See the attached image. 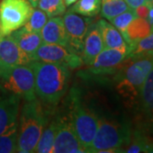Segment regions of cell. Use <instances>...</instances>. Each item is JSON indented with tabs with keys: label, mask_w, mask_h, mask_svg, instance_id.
Masks as SVG:
<instances>
[{
	"label": "cell",
	"mask_w": 153,
	"mask_h": 153,
	"mask_svg": "<svg viewBox=\"0 0 153 153\" xmlns=\"http://www.w3.org/2000/svg\"><path fill=\"white\" fill-rule=\"evenodd\" d=\"M35 78L37 98L48 108H54L66 94L69 87L71 71L60 64L33 60L29 63Z\"/></svg>",
	"instance_id": "obj_1"
},
{
	"label": "cell",
	"mask_w": 153,
	"mask_h": 153,
	"mask_svg": "<svg viewBox=\"0 0 153 153\" xmlns=\"http://www.w3.org/2000/svg\"><path fill=\"white\" fill-rule=\"evenodd\" d=\"M19 113L17 152H34L49 119V112L44 110L43 104L37 98L25 100Z\"/></svg>",
	"instance_id": "obj_2"
},
{
	"label": "cell",
	"mask_w": 153,
	"mask_h": 153,
	"mask_svg": "<svg viewBox=\"0 0 153 153\" xmlns=\"http://www.w3.org/2000/svg\"><path fill=\"white\" fill-rule=\"evenodd\" d=\"M124 68H121L115 76L116 88L125 99L134 100L140 95L146 77L153 66V50L136 57Z\"/></svg>",
	"instance_id": "obj_3"
},
{
	"label": "cell",
	"mask_w": 153,
	"mask_h": 153,
	"mask_svg": "<svg viewBox=\"0 0 153 153\" xmlns=\"http://www.w3.org/2000/svg\"><path fill=\"white\" fill-rule=\"evenodd\" d=\"M130 140L131 131L128 126L118 121L100 117L88 152H124L123 147L128 146Z\"/></svg>",
	"instance_id": "obj_4"
},
{
	"label": "cell",
	"mask_w": 153,
	"mask_h": 153,
	"mask_svg": "<svg viewBox=\"0 0 153 153\" xmlns=\"http://www.w3.org/2000/svg\"><path fill=\"white\" fill-rule=\"evenodd\" d=\"M69 102V117L73 129L85 152H88L98 128V116L82 103L80 94L74 88L70 92Z\"/></svg>",
	"instance_id": "obj_5"
},
{
	"label": "cell",
	"mask_w": 153,
	"mask_h": 153,
	"mask_svg": "<svg viewBox=\"0 0 153 153\" xmlns=\"http://www.w3.org/2000/svg\"><path fill=\"white\" fill-rule=\"evenodd\" d=\"M0 84L25 100L37 99L34 73L29 64L0 71Z\"/></svg>",
	"instance_id": "obj_6"
},
{
	"label": "cell",
	"mask_w": 153,
	"mask_h": 153,
	"mask_svg": "<svg viewBox=\"0 0 153 153\" xmlns=\"http://www.w3.org/2000/svg\"><path fill=\"white\" fill-rule=\"evenodd\" d=\"M33 9L28 0H0V36L24 27Z\"/></svg>",
	"instance_id": "obj_7"
},
{
	"label": "cell",
	"mask_w": 153,
	"mask_h": 153,
	"mask_svg": "<svg viewBox=\"0 0 153 153\" xmlns=\"http://www.w3.org/2000/svg\"><path fill=\"white\" fill-rule=\"evenodd\" d=\"M33 60L60 64L71 69L82 66V58L66 46L55 44H43L33 55Z\"/></svg>",
	"instance_id": "obj_8"
},
{
	"label": "cell",
	"mask_w": 153,
	"mask_h": 153,
	"mask_svg": "<svg viewBox=\"0 0 153 153\" xmlns=\"http://www.w3.org/2000/svg\"><path fill=\"white\" fill-rule=\"evenodd\" d=\"M52 152H86L73 129L69 116H57V130Z\"/></svg>",
	"instance_id": "obj_9"
},
{
	"label": "cell",
	"mask_w": 153,
	"mask_h": 153,
	"mask_svg": "<svg viewBox=\"0 0 153 153\" xmlns=\"http://www.w3.org/2000/svg\"><path fill=\"white\" fill-rule=\"evenodd\" d=\"M63 22L68 40L67 47L77 55H81L83 40L91 22L88 18H83L71 11L65 14Z\"/></svg>",
	"instance_id": "obj_10"
},
{
	"label": "cell",
	"mask_w": 153,
	"mask_h": 153,
	"mask_svg": "<svg viewBox=\"0 0 153 153\" xmlns=\"http://www.w3.org/2000/svg\"><path fill=\"white\" fill-rule=\"evenodd\" d=\"M129 55L128 49H104L89 66V72L94 75L112 74L119 69Z\"/></svg>",
	"instance_id": "obj_11"
},
{
	"label": "cell",
	"mask_w": 153,
	"mask_h": 153,
	"mask_svg": "<svg viewBox=\"0 0 153 153\" xmlns=\"http://www.w3.org/2000/svg\"><path fill=\"white\" fill-rule=\"evenodd\" d=\"M21 99L0 84V134L18 124Z\"/></svg>",
	"instance_id": "obj_12"
},
{
	"label": "cell",
	"mask_w": 153,
	"mask_h": 153,
	"mask_svg": "<svg viewBox=\"0 0 153 153\" xmlns=\"http://www.w3.org/2000/svg\"><path fill=\"white\" fill-rule=\"evenodd\" d=\"M31 61L32 58L17 45L10 34L0 38V71L28 65Z\"/></svg>",
	"instance_id": "obj_13"
},
{
	"label": "cell",
	"mask_w": 153,
	"mask_h": 153,
	"mask_svg": "<svg viewBox=\"0 0 153 153\" xmlns=\"http://www.w3.org/2000/svg\"><path fill=\"white\" fill-rule=\"evenodd\" d=\"M103 49L104 45L98 24L97 22L91 23L83 40V48L81 54L83 64L90 66Z\"/></svg>",
	"instance_id": "obj_14"
},
{
	"label": "cell",
	"mask_w": 153,
	"mask_h": 153,
	"mask_svg": "<svg viewBox=\"0 0 153 153\" xmlns=\"http://www.w3.org/2000/svg\"><path fill=\"white\" fill-rule=\"evenodd\" d=\"M40 34L45 44H59L66 47L68 45L63 18L60 16L50 18L44 25Z\"/></svg>",
	"instance_id": "obj_15"
},
{
	"label": "cell",
	"mask_w": 153,
	"mask_h": 153,
	"mask_svg": "<svg viewBox=\"0 0 153 153\" xmlns=\"http://www.w3.org/2000/svg\"><path fill=\"white\" fill-rule=\"evenodd\" d=\"M10 36L15 40L17 45L27 53L33 60V55L43 44V39L40 33L32 32L22 27L20 29L13 32Z\"/></svg>",
	"instance_id": "obj_16"
},
{
	"label": "cell",
	"mask_w": 153,
	"mask_h": 153,
	"mask_svg": "<svg viewBox=\"0 0 153 153\" xmlns=\"http://www.w3.org/2000/svg\"><path fill=\"white\" fill-rule=\"evenodd\" d=\"M97 24L100 31L104 49H120L129 50V48L122 33L112 24L105 21L104 19L100 20Z\"/></svg>",
	"instance_id": "obj_17"
},
{
	"label": "cell",
	"mask_w": 153,
	"mask_h": 153,
	"mask_svg": "<svg viewBox=\"0 0 153 153\" xmlns=\"http://www.w3.org/2000/svg\"><path fill=\"white\" fill-rule=\"evenodd\" d=\"M152 32V27L146 19L135 18L126 28L123 37L129 48V54L136 44L142 38L148 36Z\"/></svg>",
	"instance_id": "obj_18"
},
{
	"label": "cell",
	"mask_w": 153,
	"mask_h": 153,
	"mask_svg": "<svg viewBox=\"0 0 153 153\" xmlns=\"http://www.w3.org/2000/svg\"><path fill=\"white\" fill-rule=\"evenodd\" d=\"M143 113L150 120H153V66L149 71L139 95Z\"/></svg>",
	"instance_id": "obj_19"
},
{
	"label": "cell",
	"mask_w": 153,
	"mask_h": 153,
	"mask_svg": "<svg viewBox=\"0 0 153 153\" xmlns=\"http://www.w3.org/2000/svg\"><path fill=\"white\" fill-rule=\"evenodd\" d=\"M56 130H57V116H55L50 121L49 118L48 119L47 123L42 132V134L39 138V140L35 148L34 152H52Z\"/></svg>",
	"instance_id": "obj_20"
},
{
	"label": "cell",
	"mask_w": 153,
	"mask_h": 153,
	"mask_svg": "<svg viewBox=\"0 0 153 153\" xmlns=\"http://www.w3.org/2000/svg\"><path fill=\"white\" fill-rule=\"evenodd\" d=\"M74 4L69 11L82 16L93 17L100 11L101 0H77Z\"/></svg>",
	"instance_id": "obj_21"
},
{
	"label": "cell",
	"mask_w": 153,
	"mask_h": 153,
	"mask_svg": "<svg viewBox=\"0 0 153 153\" xmlns=\"http://www.w3.org/2000/svg\"><path fill=\"white\" fill-rule=\"evenodd\" d=\"M128 9L124 0H101V16L111 21Z\"/></svg>",
	"instance_id": "obj_22"
},
{
	"label": "cell",
	"mask_w": 153,
	"mask_h": 153,
	"mask_svg": "<svg viewBox=\"0 0 153 153\" xmlns=\"http://www.w3.org/2000/svg\"><path fill=\"white\" fill-rule=\"evenodd\" d=\"M124 152H153V140L144 136L140 133H135Z\"/></svg>",
	"instance_id": "obj_23"
},
{
	"label": "cell",
	"mask_w": 153,
	"mask_h": 153,
	"mask_svg": "<svg viewBox=\"0 0 153 153\" xmlns=\"http://www.w3.org/2000/svg\"><path fill=\"white\" fill-rule=\"evenodd\" d=\"M18 124L10 130L0 134V153L17 152Z\"/></svg>",
	"instance_id": "obj_24"
},
{
	"label": "cell",
	"mask_w": 153,
	"mask_h": 153,
	"mask_svg": "<svg viewBox=\"0 0 153 153\" xmlns=\"http://www.w3.org/2000/svg\"><path fill=\"white\" fill-rule=\"evenodd\" d=\"M64 0H39L37 8L43 10L49 18L59 16L66 12Z\"/></svg>",
	"instance_id": "obj_25"
},
{
	"label": "cell",
	"mask_w": 153,
	"mask_h": 153,
	"mask_svg": "<svg viewBox=\"0 0 153 153\" xmlns=\"http://www.w3.org/2000/svg\"><path fill=\"white\" fill-rule=\"evenodd\" d=\"M48 16L44 11L39 10L38 8H34L24 27L32 32L41 33L44 25L48 22Z\"/></svg>",
	"instance_id": "obj_26"
},
{
	"label": "cell",
	"mask_w": 153,
	"mask_h": 153,
	"mask_svg": "<svg viewBox=\"0 0 153 153\" xmlns=\"http://www.w3.org/2000/svg\"><path fill=\"white\" fill-rule=\"evenodd\" d=\"M135 18H137V16L134 12V10L128 8L126 11L121 13L120 15L117 16L113 19H111L110 22L123 34L125 32L128 26L130 24V22L134 21Z\"/></svg>",
	"instance_id": "obj_27"
},
{
	"label": "cell",
	"mask_w": 153,
	"mask_h": 153,
	"mask_svg": "<svg viewBox=\"0 0 153 153\" xmlns=\"http://www.w3.org/2000/svg\"><path fill=\"white\" fill-rule=\"evenodd\" d=\"M153 50V30L151 32V33L140 40L136 45L134 47V49L129 54L128 58H133L136 57L138 55H142L145 53H147L150 51Z\"/></svg>",
	"instance_id": "obj_28"
},
{
	"label": "cell",
	"mask_w": 153,
	"mask_h": 153,
	"mask_svg": "<svg viewBox=\"0 0 153 153\" xmlns=\"http://www.w3.org/2000/svg\"><path fill=\"white\" fill-rule=\"evenodd\" d=\"M151 6L147 4H143V5L137 7L136 9H134V12L136 14L138 18H142V19H146L149 14V10H150Z\"/></svg>",
	"instance_id": "obj_29"
},
{
	"label": "cell",
	"mask_w": 153,
	"mask_h": 153,
	"mask_svg": "<svg viewBox=\"0 0 153 153\" xmlns=\"http://www.w3.org/2000/svg\"><path fill=\"white\" fill-rule=\"evenodd\" d=\"M125 3L128 4V8L130 9H136L139 6L146 4V0H124Z\"/></svg>",
	"instance_id": "obj_30"
},
{
	"label": "cell",
	"mask_w": 153,
	"mask_h": 153,
	"mask_svg": "<svg viewBox=\"0 0 153 153\" xmlns=\"http://www.w3.org/2000/svg\"><path fill=\"white\" fill-rule=\"evenodd\" d=\"M147 22H149L151 27H152V31L153 30V5L150 7V10H149V14H148V16L146 18Z\"/></svg>",
	"instance_id": "obj_31"
},
{
	"label": "cell",
	"mask_w": 153,
	"mask_h": 153,
	"mask_svg": "<svg viewBox=\"0 0 153 153\" xmlns=\"http://www.w3.org/2000/svg\"><path fill=\"white\" fill-rule=\"evenodd\" d=\"M77 0H64V3H65V5L66 6H70L71 4H73L74 3H76Z\"/></svg>",
	"instance_id": "obj_32"
},
{
	"label": "cell",
	"mask_w": 153,
	"mask_h": 153,
	"mask_svg": "<svg viewBox=\"0 0 153 153\" xmlns=\"http://www.w3.org/2000/svg\"><path fill=\"white\" fill-rule=\"evenodd\" d=\"M30 2V4L33 5V8H37V5H38V3L39 0H28Z\"/></svg>",
	"instance_id": "obj_33"
},
{
	"label": "cell",
	"mask_w": 153,
	"mask_h": 153,
	"mask_svg": "<svg viewBox=\"0 0 153 153\" xmlns=\"http://www.w3.org/2000/svg\"><path fill=\"white\" fill-rule=\"evenodd\" d=\"M153 0H146V4L149 6H152Z\"/></svg>",
	"instance_id": "obj_34"
},
{
	"label": "cell",
	"mask_w": 153,
	"mask_h": 153,
	"mask_svg": "<svg viewBox=\"0 0 153 153\" xmlns=\"http://www.w3.org/2000/svg\"><path fill=\"white\" fill-rule=\"evenodd\" d=\"M152 134H153V120H152Z\"/></svg>",
	"instance_id": "obj_35"
},
{
	"label": "cell",
	"mask_w": 153,
	"mask_h": 153,
	"mask_svg": "<svg viewBox=\"0 0 153 153\" xmlns=\"http://www.w3.org/2000/svg\"><path fill=\"white\" fill-rule=\"evenodd\" d=\"M0 38H1V36H0Z\"/></svg>",
	"instance_id": "obj_36"
},
{
	"label": "cell",
	"mask_w": 153,
	"mask_h": 153,
	"mask_svg": "<svg viewBox=\"0 0 153 153\" xmlns=\"http://www.w3.org/2000/svg\"><path fill=\"white\" fill-rule=\"evenodd\" d=\"M152 5H153V3H152Z\"/></svg>",
	"instance_id": "obj_37"
}]
</instances>
